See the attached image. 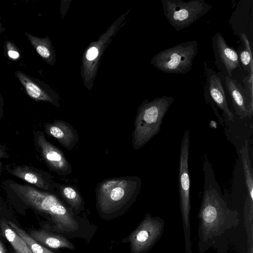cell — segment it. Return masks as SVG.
<instances>
[{
  "instance_id": "cell-1",
  "label": "cell",
  "mask_w": 253,
  "mask_h": 253,
  "mask_svg": "<svg viewBox=\"0 0 253 253\" xmlns=\"http://www.w3.org/2000/svg\"><path fill=\"white\" fill-rule=\"evenodd\" d=\"M204 187L198 213V248L203 253L216 238L236 227L239 222L236 210L228 208L214 179L212 168L206 155L203 157Z\"/></svg>"
},
{
  "instance_id": "cell-2",
  "label": "cell",
  "mask_w": 253,
  "mask_h": 253,
  "mask_svg": "<svg viewBox=\"0 0 253 253\" xmlns=\"http://www.w3.org/2000/svg\"><path fill=\"white\" fill-rule=\"evenodd\" d=\"M2 187L8 195L44 217L51 224V230L69 234L79 228L73 210L68 207L55 193L36 187L7 179Z\"/></svg>"
},
{
  "instance_id": "cell-3",
  "label": "cell",
  "mask_w": 253,
  "mask_h": 253,
  "mask_svg": "<svg viewBox=\"0 0 253 253\" xmlns=\"http://www.w3.org/2000/svg\"><path fill=\"white\" fill-rule=\"evenodd\" d=\"M141 187L137 176L105 179L95 188L96 207L100 215L114 217L124 212L135 202Z\"/></svg>"
},
{
  "instance_id": "cell-4",
  "label": "cell",
  "mask_w": 253,
  "mask_h": 253,
  "mask_svg": "<svg viewBox=\"0 0 253 253\" xmlns=\"http://www.w3.org/2000/svg\"><path fill=\"white\" fill-rule=\"evenodd\" d=\"M174 100L164 95L151 101L145 100L139 106L131 135L134 150L140 149L159 133L163 119Z\"/></svg>"
},
{
  "instance_id": "cell-5",
  "label": "cell",
  "mask_w": 253,
  "mask_h": 253,
  "mask_svg": "<svg viewBox=\"0 0 253 253\" xmlns=\"http://www.w3.org/2000/svg\"><path fill=\"white\" fill-rule=\"evenodd\" d=\"M198 53L196 41L183 42L160 51L154 55L151 63L166 73L185 74L191 70Z\"/></svg>"
},
{
  "instance_id": "cell-6",
  "label": "cell",
  "mask_w": 253,
  "mask_h": 253,
  "mask_svg": "<svg viewBox=\"0 0 253 253\" xmlns=\"http://www.w3.org/2000/svg\"><path fill=\"white\" fill-rule=\"evenodd\" d=\"M190 131L187 129L182 136L179 154L178 190L183 224L185 253H192L190 239V179L188 167Z\"/></svg>"
},
{
  "instance_id": "cell-7",
  "label": "cell",
  "mask_w": 253,
  "mask_h": 253,
  "mask_svg": "<svg viewBox=\"0 0 253 253\" xmlns=\"http://www.w3.org/2000/svg\"><path fill=\"white\" fill-rule=\"evenodd\" d=\"M162 3L166 19L177 32L188 27L212 7L204 0H162Z\"/></svg>"
},
{
  "instance_id": "cell-8",
  "label": "cell",
  "mask_w": 253,
  "mask_h": 253,
  "mask_svg": "<svg viewBox=\"0 0 253 253\" xmlns=\"http://www.w3.org/2000/svg\"><path fill=\"white\" fill-rule=\"evenodd\" d=\"M164 220L147 213L137 227L128 237L130 253H146L161 237Z\"/></svg>"
},
{
  "instance_id": "cell-9",
  "label": "cell",
  "mask_w": 253,
  "mask_h": 253,
  "mask_svg": "<svg viewBox=\"0 0 253 253\" xmlns=\"http://www.w3.org/2000/svg\"><path fill=\"white\" fill-rule=\"evenodd\" d=\"M35 149L48 169L60 176H65L72 172L70 163L64 153L45 137L41 130L34 132Z\"/></svg>"
},
{
  "instance_id": "cell-10",
  "label": "cell",
  "mask_w": 253,
  "mask_h": 253,
  "mask_svg": "<svg viewBox=\"0 0 253 253\" xmlns=\"http://www.w3.org/2000/svg\"><path fill=\"white\" fill-rule=\"evenodd\" d=\"M9 174L32 185L36 187L55 193L52 176L48 172L28 165L5 166Z\"/></svg>"
},
{
  "instance_id": "cell-11",
  "label": "cell",
  "mask_w": 253,
  "mask_h": 253,
  "mask_svg": "<svg viewBox=\"0 0 253 253\" xmlns=\"http://www.w3.org/2000/svg\"><path fill=\"white\" fill-rule=\"evenodd\" d=\"M212 44L215 58V64L222 71L231 77L232 72L241 67L238 54L227 43L221 34L217 32L213 36Z\"/></svg>"
},
{
  "instance_id": "cell-12",
  "label": "cell",
  "mask_w": 253,
  "mask_h": 253,
  "mask_svg": "<svg viewBox=\"0 0 253 253\" xmlns=\"http://www.w3.org/2000/svg\"><path fill=\"white\" fill-rule=\"evenodd\" d=\"M205 77V91L208 92L210 97L217 107L227 117L228 120L233 121L234 114L228 106L224 90L220 78L211 68H208L204 63Z\"/></svg>"
},
{
  "instance_id": "cell-13",
  "label": "cell",
  "mask_w": 253,
  "mask_h": 253,
  "mask_svg": "<svg viewBox=\"0 0 253 253\" xmlns=\"http://www.w3.org/2000/svg\"><path fill=\"white\" fill-rule=\"evenodd\" d=\"M44 132L55 138L68 150L72 151L79 140L78 132L69 123L61 120H54L52 123L43 125Z\"/></svg>"
},
{
  "instance_id": "cell-14",
  "label": "cell",
  "mask_w": 253,
  "mask_h": 253,
  "mask_svg": "<svg viewBox=\"0 0 253 253\" xmlns=\"http://www.w3.org/2000/svg\"><path fill=\"white\" fill-rule=\"evenodd\" d=\"M225 83L236 113L241 119L251 118L253 104L250 101L245 88L238 82L228 76L225 79Z\"/></svg>"
},
{
  "instance_id": "cell-15",
  "label": "cell",
  "mask_w": 253,
  "mask_h": 253,
  "mask_svg": "<svg viewBox=\"0 0 253 253\" xmlns=\"http://www.w3.org/2000/svg\"><path fill=\"white\" fill-rule=\"evenodd\" d=\"M114 26L110 27L109 31L101 36V39L93 42L88 48L84 60V72L85 79L90 80L95 73L97 67V58L101 55V52L111 35L114 33Z\"/></svg>"
},
{
  "instance_id": "cell-16",
  "label": "cell",
  "mask_w": 253,
  "mask_h": 253,
  "mask_svg": "<svg viewBox=\"0 0 253 253\" xmlns=\"http://www.w3.org/2000/svg\"><path fill=\"white\" fill-rule=\"evenodd\" d=\"M28 234L39 243L45 247L53 249L68 248L75 249L74 245L67 238L59 234L42 230H31Z\"/></svg>"
},
{
  "instance_id": "cell-17",
  "label": "cell",
  "mask_w": 253,
  "mask_h": 253,
  "mask_svg": "<svg viewBox=\"0 0 253 253\" xmlns=\"http://www.w3.org/2000/svg\"><path fill=\"white\" fill-rule=\"evenodd\" d=\"M15 76L31 98L36 101H44L54 104V100L51 96L34 79L19 71L15 72Z\"/></svg>"
},
{
  "instance_id": "cell-18",
  "label": "cell",
  "mask_w": 253,
  "mask_h": 253,
  "mask_svg": "<svg viewBox=\"0 0 253 253\" xmlns=\"http://www.w3.org/2000/svg\"><path fill=\"white\" fill-rule=\"evenodd\" d=\"M55 192H57L68 204L70 207L76 211H80L84 209V202L83 199L74 186L66 184L53 183Z\"/></svg>"
},
{
  "instance_id": "cell-19",
  "label": "cell",
  "mask_w": 253,
  "mask_h": 253,
  "mask_svg": "<svg viewBox=\"0 0 253 253\" xmlns=\"http://www.w3.org/2000/svg\"><path fill=\"white\" fill-rule=\"evenodd\" d=\"M25 34L39 55L47 63L54 64L55 53L48 37L39 38L26 32Z\"/></svg>"
},
{
  "instance_id": "cell-20",
  "label": "cell",
  "mask_w": 253,
  "mask_h": 253,
  "mask_svg": "<svg viewBox=\"0 0 253 253\" xmlns=\"http://www.w3.org/2000/svg\"><path fill=\"white\" fill-rule=\"evenodd\" d=\"M1 230L17 253H33L23 239L9 225L5 219L0 220Z\"/></svg>"
},
{
  "instance_id": "cell-21",
  "label": "cell",
  "mask_w": 253,
  "mask_h": 253,
  "mask_svg": "<svg viewBox=\"0 0 253 253\" xmlns=\"http://www.w3.org/2000/svg\"><path fill=\"white\" fill-rule=\"evenodd\" d=\"M240 152L245 179V184L248 192V197L247 198L251 201L253 202V172L249 157L247 140L246 141L245 145L242 147Z\"/></svg>"
},
{
  "instance_id": "cell-22",
  "label": "cell",
  "mask_w": 253,
  "mask_h": 253,
  "mask_svg": "<svg viewBox=\"0 0 253 253\" xmlns=\"http://www.w3.org/2000/svg\"><path fill=\"white\" fill-rule=\"evenodd\" d=\"M7 222L11 228L23 239L33 253H55L35 241L28 233L14 223L10 221Z\"/></svg>"
},
{
  "instance_id": "cell-23",
  "label": "cell",
  "mask_w": 253,
  "mask_h": 253,
  "mask_svg": "<svg viewBox=\"0 0 253 253\" xmlns=\"http://www.w3.org/2000/svg\"><path fill=\"white\" fill-rule=\"evenodd\" d=\"M242 41L245 48L239 52L238 57L244 69L249 74H253V63L252 50L250 42L244 33L241 34Z\"/></svg>"
},
{
  "instance_id": "cell-24",
  "label": "cell",
  "mask_w": 253,
  "mask_h": 253,
  "mask_svg": "<svg viewBox=\"0 0 253 253\" xmlns=\"http://www.w3.org/2000/svg\"><path fill=\"white\" fill-rule=\"evenodd\" d=\"M243 82L245 83L246 88L245 89L250 101L253 104V74H249L245 77Z\"/></svg>"
},
{
  "instance_id": "cell-25",
  "label": "cell",
  "mask_w": 253,
  "mask_h": 253,
  "mask_svg": "<svg viewBox=\"0 0 253 253\" xmlns=\"http://www.w3.org/2000/svg\"><path fill=\"white\" fill-rule=\"evenodd\" d=\"M6 48L7 49V54L10 58L16 59L20 57L18 51L16 50V47L11 42H7Z\"/></svg>"
},
{
  "instance_id": "cell-26",
  "label": "cell",
  "mask_w": 253,
  "mask_h": 253,
  "mask_svg": "<svg viewBox=\"0 0 253 253\" xmlns=\"http://www.w3.org/2000/svg\"><path fill=\"white\" fill-rule=\"evenodd\" d=\"M8 157V156L6 152V148L4 146L0 145V169H2L1 159L2 158Z\"/></svg>"
},
{
  "instance_id": "cell-27",
  "label": "cell",
  "mask_w": 253,
  "mask_h": 253,
  "mask_svg": "<svg viewBox=\"0 0 253 253\" xmlns=\"http://www.w3.org/2000/svg\"><path fill=\"white\" fill-rule=\"evenodd\" d=\"M3 99L0 94V119L3 114Z\"/></svg>"
},
{
  "instance_id": "cell-28",
  "label": "cell",
  "mask_w": 253,
  "mask_h": 253,
  "mask_svg": "<svg viewBox=\"0 0 253 253\" xmlns=\"http://www.w3.org/2000/svg\"><path fill=\"white\" fill-rule=\"evenodd\" d=\"M0 253H6L4 245L0 239Z\"/></svg>"
},
{
  "instance_id": "cell-29",
  "label": "cell",
  "mask_w": 253,
  "mask_h": 253,
  "mask_svg": "<svg viewBox=\"0 0 253 253\" xmlns=\"http://www.w3.org/2000/svg\"></svg>"
},
{
  "instance_id": "cell-30",
  "label": "cell",
  "mask_w": 253,
  "mask_h": 253,
  "mask_svg": "<svg viewBox=\"0 0 253 253\" xmlns=\"http://www.w3.org/2000/svg\"><path fill=\"white\" fill-rule=\"evenodd\" d=\"M15 253H16V252H15Z\"/></svg>"
}]
</instances>
